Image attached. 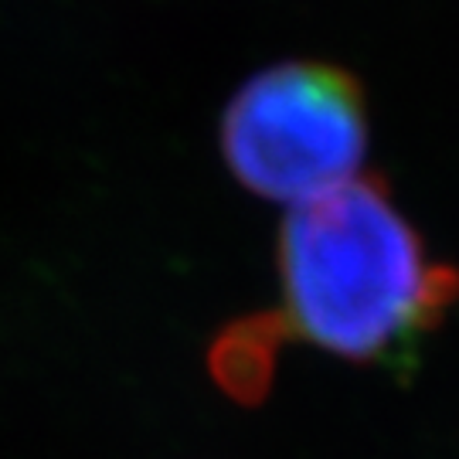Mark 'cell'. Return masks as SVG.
Masks as SVG:
<instances>
[{"label":"cell","instance_id":"2","mask_svg":"<svg viewBox=\"0 0 459 459\" xmlns=\"http://www.w3.org/2000/svg\"><path fill=\"white\" fill-rule=\"evenodd\" d=\"M368 136L361 85L327 62L263 68L221 116V153L231 178L286 208L358 181Z\"/></svg>","mask_w":459,"mask_h":459},{"label":"cell","instance_id":"1","mask_svg":"<svg viewBox=\"0 0 459 459\" xmlns=\"http://www.w3.org/2000/svg\"><path fill=\"white\" fill-rule=\"evenodd\" d=\"M459 299V273L436 263L385 184L361 174L286 212L279 313L269 333L358 364L409 361Z\"/></svg>","mask_w":459,"mask_h":459}]
</instances>
